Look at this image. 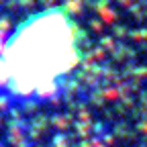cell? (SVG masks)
<instances>
[{
	"mask_svg": "<svg viewBox=\"0 0 147 147\" xmlns=\"http://www.w3.org/2000/svg\"><path fill=\"white\" fill-rule=\"evenodd\" d=\"M78 33L65 16H37L10 41L0 61L2 80L16 92H39L59 80L78 59Z\"/></svg>",
	"mask_w": 147,
	"mask_h": 147,
	"instance_id": "obj_1",
	"label": "cell"
}]
</instances>
